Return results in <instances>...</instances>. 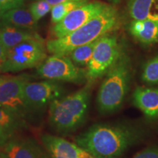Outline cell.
<instances>
[{"instance_id": "d4e9b609", "label": "cell", "mask_w": 158, "mask_h": 158, "mask_svg": "<svg viewBox=\"0 0 158 158\" xmlns=\"http://www.w3.org/2000/svg\"><path fill=\"white\" fill-rule=\"evenodd\" d=\"M7 51H8L7 50V48H5V46L0 40V70H1V68L5 62Z\"/></svg>"}, {"instance_id": "52a82bcc", "label": "cell", "mask_w": 158, "mask_h": 158, "mask_svg": "<svg viewBox=\"0 0 158 158\" xmlns=\"http://www.w3.org/2000/svg\"><path fill=\"white\" fill-rule=\"evenodd\" d=\"M37 73L48 80L63 81L81 84L86 78V70L73 62L68 56H52L37 67Z\"/></svg>"}, {"instance_id": "30bf717a", "label": "cell", "mask_w": 158, "mask_h": 158, "mask_svg": "<svg viewBox=\"0 0 158 158\" xmlns=\"http://www.w3.org/2000/svg\"><path fill=\"white\" fill-rule=\"evenodd\" d=\"M23 96L28 108H40L62 96V89L54 82L46 81L29 83L23 87Z\"/></svg>"}, {"instance_id": "cb8c5ba5", "label": "cell", "mask_w": 158, "mask_h": 158, "mask_svg": "<svg viewBox=\"0 0 158 158\" xmlns=\"http://www.w3.org/2000/svg\"><path fill=\"white\" fill-rule=\"evenodd\" d=\"M133 158H158V147H149L136 154Z\"/></svg>"}, {"instance_id": "ffe728a7", "label": "cell", "mask_w": 158, "mask_h": 158, "mask_svg": "<svg viewBox=\"0 0 158 158\" xmlns=\"http://www.w3.org/2000/svg\"><path fill=\"white\" fill-rule=\"evenodd\" d=\"M88 2L86 1H68L53 6L51 10V21L55 23H59L73 10Z\"/></svg>"}, {"instance_id": "9c48e42d", "label": "cell", "mask_w": 158, "mask_h": 158, "mask_svg": "<svg viewBox=\"0 0 158 158\" xmlns=\"http://www.w3.org/2000/svg\"><path fill=\"white\" fill-rule=\"evenodd\" d=\"M24 76L0 78V106L19 116L29 109L25 102L23 87L27 82Z\"/></svg>"}, {"instance_id": "7c38bea8", "label": "cell", "mask_w": 158, "mask_h": 158, "mask_svg": "<svg viewBox=\"0 0 158 158\" xmlns=\"http://www.w3.org/2000/svg\"><path fill=\"white\" fill-rule=\"evenodd\" d=\"M43 143L52 158H78L81 148L64 138L43 135Z\"/></svg>"}, {"instance_id": "5b68a950", "label": "cell", "mask_w": 158, "mask_h": 158, "mask_svg": "<svg viewBox=\"0 0 158 158\" xmlns=\"http://www.w3.org/2000/svg\"><path fill=\"white\" fill-rule=\"evenodd\" d=\"M46 50L42 37L19 43L7 51L0 72H19L38 67L47 59Z\"/></svg>"}, {"instance_id": "8992f818", "label": "cell", "mask_w": 158, "mask_h": 158, "mask_svg": "<svg viewBox=\"0 0 158 158\" xmlns=\"http://www.w3.org/2000/svg\"><path fill=\"white\" fill-rule=\"evenodd\" d=\"M122 50L115 35H104L98 40L86 70V78L93 81L108 73Z\"/></svg>"}, {"instance_id": "484cf974", "label": "cell", "mask_w": 158, "mask_h": 158, "mask_svg": "<svg viewBox=\"0 0 158 158\" xmlns=\"http://www.w3.org/2000/svg\"><path fill=\"white\" fill-rule=\"evenodd\" d=\"M78 158H95V157H94L92 154L86 151V150L81 148L80 151H79V153H78Z\"/></svg>"}, {"instance_id": "e0dca14e", "label": "cell", "mask_w": 158, "mask_h": 158, "mask_svg": "<svg viewBox=\"0 0 158 158\" xmlns=\"http://www.w3.org/2000/svg\"><path fill=\"white\" fill-rule=\"evenodd\" d=\"M21 125V116L0 106V147L13 139Z\"/></svg>"}, {"instance_id": "ba28073f", "label": "cell", "mask_w": 158, "mask_h": 158, "mask_svg": "<svg viewBox=\"0 0 158 158\" xmlns=\"http://www.w3.org/2000/svg\"><path fill=\"white\" fill-rule=\"evenodd\" d=\"M107 4L94 1L86 2L73 10L59 23H55L52 28L54 38L66 36L88 22L89 20L101 12Z\"/></svg>"}, {"instance_id": "44dd1931", "label": "cell", "mask_w": 158, "mask_h": 158, "mask_svg": "<svg viewBox=\"0 0 158 158\" xmlns=\"http://www.w3.org/2000/svg\"><path fill=\"white\" fill-rule=\"evenodd\" d=\"M142 80L149 84H158V56L151 59L144 65Z\"/></svg>"}, {"instance_id": "4316f807", "label": "cell", "mask_w": 158, "mask_h": 158, "mask_svg": "<svg viewBox=\"0 0 158 158\" xmlns=\"http://www.w3.org/2000/svg\"><path fill=\"white\" fill-rule=\"evenodd\" d=\"M45 1L48 2L52 6H54L58 4L64 2H68V1H86L89 2V0H45Z\"/></svg>"}, {"instance_id": "7402d4cb", "label": "cell", "mask_w": 158, "mask_h": 158, "mask_svg": "<svg viewBox=\"0 0 158 158\" xmlns=\"http://www.w3.org/2000/svg\"><path fill=\"white\" fill-rule=\"evenodd\" d=\"M52 7V5L45 0H37L29 6V10L35 21H38L51 12Z\"/></svg>"}, {"instance_id": "2e32d148", "label": "cell", "mask_w": 158, "mask_h": 158, "mask_svg": "<svg viewBox=\"0 0 158 158\" xmlns=\"http://www.w3.org/2000/svg\"><path fill=\"white\" fill-rule=\"evenodd\" d=\"M0 19L2 23L27 30L35 31L37 27V21L33 18L29 10L22 7L4 12L0 15Z\"/></svg>"}, {"instance_id": "d6986e66", "label": "cell", "mask_w": 158, "mask_h": 158, "mask_svg": "<svg viewBox=\"0 0 158 158\" xmlns=\"http://www.w3.org/2000/svg\"><path fill=\"white\" fill-rule=\"evenodd\" d=\"M98 40L94 42L87 43L81 46L77 47L69 54V56L73 62L78 66L88 65L95 47Z\"/></svg>"}, {"instance_id": "5bb4252c", "label": "cell", "mask_w": 158, "mask_h": 158, "mask_svg": "<svg viewBox=\"0 0 158 158\" xmlns=\"http://www.w3.org/2000/svg\"><path fill=\"white\" fill-rule=\"evenodd\" d=\"M127 7L133 20L158 22V0H127Z\"/></svg>"}, {"instance_id": "4fadbf2b", "label": "cell", "mask_w": 158, "mask_h": 158, "mask_svg": "<svg viewBox=\"0 0 158 158\" xmlns=\"http://www.w3.org/2000/svg\"><path fill=\"white\" fill-rule=\"evenodd\" d=\"M37 38L41 37L35 31L21 29L5 23L0 25V40L7 51L26 40Z\"/></svg>"}, {"instance_id": "3957f363", "label": "cell", "mask_w": 158, "mask_h": 158, "mask_svg": "<svg viewBox=\"0 0 158 158\" xmlns=\"http://www.w3.org/2000/svg\"><path fill=\"white\" fill-rule=\"evenodd\" d=\"M90 85L73 94L54 100L49 107V121L60 133H70L86 120L90 99Z\"/></svg>"}, {"instance_id": "83f0119b", "label": "cell", "mask_w": 158, "mask_h": 158, "mask_svg": "<svg viewBox=\"0 0 158 158\" xmlns=\"http://www.w3.org/2000/svg\"><path fill=\"white\" fill-rule=\"evenodd\" d=\"M108 1L110 2L112 4H118L122 0H108Z\"/></svg>"}, {"instance_id": "6da1fadb", "label": "cell", "mask_w": 158, "mask_h": 158, "mask_svg": "<svg viewBox=\"0 0 158 158\" xmlns=\"http://www.w3.org/2000/svg\"><path fill=\"white\" fill-rule=\"evenodd\" d=\"M140 137V130L128 124H97L78 135L76 141L95 158H121Z\"/></svg>"}, {"instance_id": "277c9868", "label": "cell", "mask_w": 158, "mask_h": 158, "mask_svg": "<svg viewBox=\"0 0 158 158\" xmlns=\"http://www.w3.org/2000/svg\"><path fill=\"white\" fill-rule=\"evenodd\" d=\"M130 78V59L122 51L99 89L97 105L101 113H113L121 107L129 89Z\"/></svg>"}, {"instance_id": "ac0fdd59", "label": "cell", "mask_w": 158, "mask_h": 158, "mask_svg": "<svg viewBox=\"0 0 158 158\" xmlns=\"http://www.w3.org/2000/svg\"><path fill=\"white\" fill-rule=\"evenodd\" d=\"M0 158H39L35 148L27 142L12 139L0 147Z\"/></svg>"}, {"instance_id": "8fae6325", "label": "cell", "mask_w": 158, "mask_h": 158, "mask_svg": "<svg viewBox=\"0 0 158 158\" xmlns=\"http://www.w3.org/2000/svg\"><path fill=\"white\" fill-rule=\"evenodd\" d=\"M133 99L135 107L146 116L158 118V88L138 86L133 92Z\"/></svg>"}, {"instance_id": "7a4b0ae2", "label": "cell", "mask_w": 158, "mask_h": 158, "mask_svg": "<svg viewBox=\"0 0 158 158\" xmlns=\"http://www.w3.org/2000/svg\"><path fill=\"white\" fill-rule=\"evenodd\" d=\"M118 11L114 6L107 5L99 14L66 36L53 38L46 42L49 53L56 56H68L73 49L94 42L108 34L117 27Z\"/></svg>"}, {"instance_id": "9a60e30c", "label": "cell", "mask_w": 158, "mask_h": 158, "mask_svg": "<svg viewBox=\"0 0 158 158\" xmlns=\"http://www.w3.org/2000/svg\"><path fill=\"white\" fill-rule=\"evenodd\" d=\"M129 31L139 42L145 45L158 42V22L150 20H133Z\"/></svg>"}, {"instance_id": "603a6c76", "label": "cell", "mask_w": 158, "mask_h": 158, "mask_svg": "<svg viewBox=\"0 0 158 158\" xmlns=\"http://www.w3.org/2000/svg\"><path fill=\"white\" fill-rule=\"evenodd\" d=\"M24 0H0V15L9 10L22 7Z\"/></svg>"}]
</instances>
